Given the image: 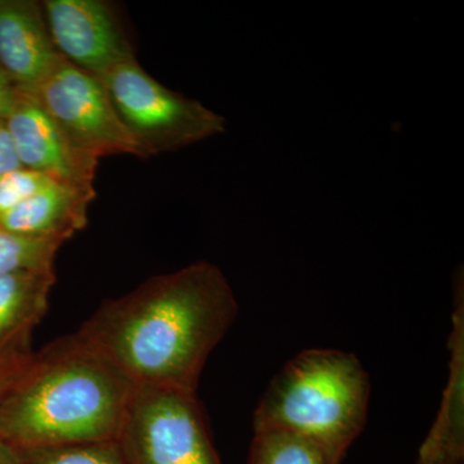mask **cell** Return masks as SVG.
<instances>
[{"mask_svg":"<svg viewBox=\"0 0 464 464\" xmlns=\"http://www.w3.org/2000/svg\"><path fill=\"white\" fill-rule=\"evenodd\" d=\"M237 311L234 290L222 271L199 261L106 301L78 333L136 386L197 392L208 357Z\"/></svg>","mask_w":464,"mask_h":464,"instance_id":"obj_1","label":"cell"},{"mask_svg":"<svg viewBox=\"0 0 464 464\" xmlns=\"http://www.w3.org/2000/svg\"><path fill=\"white\" fill-rule=\"evenodd\" d=\"M136 383L78 332L32 353L0 405V440L20 449L112 441Z\"/></svg>","mask_w":464,"mask_h":464,"instance_id":"obj_2","label":"cell"},{"mask_svg":"<svg viewBox=\"0 0 464 464\" xmlns=\"http://www.w3.org/2000/svg\"><path fill=\"white\" fill-rule=\"evenodd\" d=\"M371 381L353 353L310 348L293 357L267 387L253 431L302 436L344 458L364 430Z\"/></svg>","mask_w":464,"mask_h":464,"instance_id":"obj_3","label":"cell"},{"mask_svg":"<svg viewBox=\"0 0 464 464\" xmlns=\"http://www.w3.org/2000/svg\"><path fill=\"white\" fill-rule=\"evenodd\" d=\"M99 79L143 158L177 151L225 132L224 116L199 101L168 90L136 58Z\"/></svg>","mask_w":464,"mask_h":464,"instance_id":"obj_4","label":"cell"},{"mask_svg":"<svg viewBox=\"0 0 464 464\" xmlns=\"http://www.w3.org/2000/svg\"><path fill=\"white\" fill-rule=\"evenodd\" d=\"M115 441L127 464H221L194 391L136 386Z\"/></svg>","mask_w":464,"mask_h":464,"instance_id":"obj_5","label":"cell"},{"mask_svg":"<svg viewBox=\"0 0 464 464\" xmlns=\"http://www.w3.org/2000/svg\"><path fill=\"white\" fill-rule=\"evenodd\" d=\"M30 92L83 157L96 163L109 155L143 158L100 79L65 58L58 57L48 75Z\"/></svg>","mask_w":464,"mask_h":464,"instance_id":"obj_6","label":"cell"},{"mask_svg":"<svg viewBox=\"0 0 464 464\" xmlns=\"http://www.w3.org/2000/svg\"><path fill=\"white\" fill-rule=\"evenodd\" d=\"M42 8L58 54L88 74L100 78L136 58L106 3L47 0Z\"/></svg>","mask_w":464,"mask_h":464,"instance_id":"obj_7","label":"cell"},{"mask_svg":"<svg viewBox=\"0 0 464 464\" xmlns=\"http://www.w3.org/2000/svg\"><path fill=\"white\" fill-rule=\"evenodd\" d=\"M5 123L21 166L57 181L94 188L99 163L76 151L33 92L18 88Z\"/></svg>","mask_w":464,"mask_h":464,"instance_id":"obj_8","label":"cell"},{"mask_svg":"<svg viewBox=\"0 0 464 464\" xmlns=\"http://www.w3.org/2000/svg\"><path fill=\"white\" fill-rule=\"evenodd\" d=\"M58 57L38 3L0 0V67L17 88L34 90Z\"/></svg>","mask_w":464,"mask_h":464,"instance_id":"obj_9","label":"cell"},{"mask_svg":"<svg viewBox=\"0 0 464 464\" xmlns=\"http://www.w3.org/2000/svg\"><path fill=\"white\" fill-rule=\"evenodd\" d=\"M94 198V188L53 179L20 206L0 216V226L26 237L66 243L87 226L88 208Z\"/></svg>","mask_w":464,"mask_h":464,"instance_id":"obj_10","label":"cell"},{"mask_svg":"<svg viewBox=\"0 0 464 464\" xmlns=\"http://www.w3.org/2000/svg\"><path fill=\"white\" fill-rule=\"evenodd\" d=\"M53 271L0 276V356L30 355L33 329L47 313Z\"/></svg>","mask_w":464,"mask_h":464,"instance_id":"obj_11","label":"cell"},{"mask_svg":"<svg viewBox=\"0 0 464 464\" xmlns=\"http://www.w3.org/2000/svg\"><path fill=\"white\" fill-rule=\"evenodd\" d=\"M343 458L302 436L288 432L255 433L249 464H341Z\"/></svg>","mask_w":464,"mask_h":464,"instance_id":"obj_12","label":"cell"},{"mask_svg":"<svg viewBox=\"0 0 464 464\" xmlns=\"http://www.w3.org/2000/svg\"><path fill=\"white\" fill-rule=\"evenodd\" d=\"M63 241L26 237L0 226V276L54 270Z\"/></svg>","mask_w":464,"mask_h":464,"instance_id":"obj_13","label":"cell"},{"mask_svg":"<svg viewBox=\"0 0 464 464\" xmlns=\"http://www.w3.org/2000/svg\"><path fill=\"white\" fill-rule=\"evenodd\" d=\"M21 451L26 464H127L115 440Z\"/></svg>","mask_w":464,"mask_h":464,"instance_id":"obj_14","label":"cell"},{"mask_svg":"<svg viewBox=\"0 0 464 464\" xmlns=\"http://www.w3.org/2000/svg\"><path fill=\"white\" fill-rule=\"evenodd\" d=\"M51 181V177L27 168L0 177V216L20 206Z\"/></svg>","mask_w":464,"mask_h":464,"instance_id":"obj_15","label":"cell"},{"mask_svg":"<svg viewBox=\"0 0 464 464\" xmlns=\"http://www.w3.org/2000/svg\"><path fill=\"white\" fill-rule=\"evenodd\" d=\"M24 168L17 157L5 121H0V177Z\"/></svg>","mask_w":464,"mask_h":464,"instance_id":"obj_16","label":"cell"},{"mask_svg":"<svg viewBox=\"0 0 464 464\" xmlns=\"http://www.w3.org/2000/svg\"><path fill=\"white\" fill-rule=\"evenodd\" d=\"M30 356H0V405Z\"/></svg>","mask_w":464,"mask_h":464,"instance_id":"obj_17","label":"cell"},{"mask_svg":"<svg viewBox=\"0 0 464 464\" xmlns=\"http://www.w3.org/2000/svg\"><path fill=\"white\" fill-rule=\"evenodd\" d=\"M18 88L0 67V121H5L16 105Z\"/></svg>","mask_w":464,"mask_h":464,"instance_id":"obj_18","label":"cell"},{"mask_svg":"<svg viewBox=\"0 0 464 464\" xmlns=\"http://www.w3.org/2000/svg\"><path fill=\"white\" fill-rule=\"evenodd\" d=\"M0 464H26V460L20 449L0 440Z\"/></svg>","mask_w":464,"mask_h":464,"instance_id":"obj_19","label":"cell"},{"mask_svg":"<svg viewBox=\"0 0 464 464\" xmlns=\"http://www.w3.org/2000/svg\"><path fill=\"white\" fill-rule=\"evenodd\" d=\"M417 464H430V463H420V462H417Z\"/></svg>","mask_w":464,"mask_h":464,"instance_id":"obj_20","label":"cell"}]
</instances>
